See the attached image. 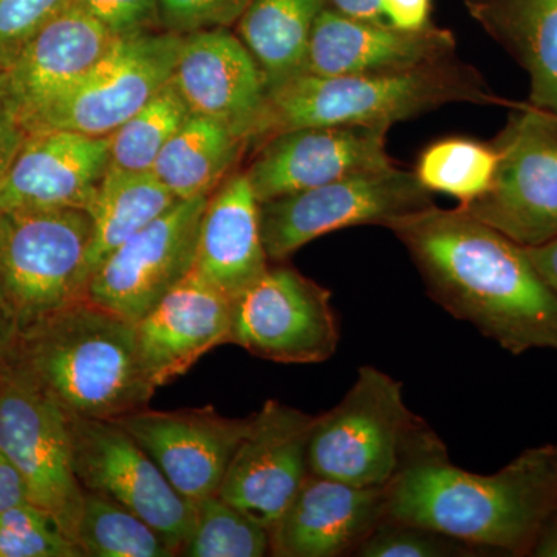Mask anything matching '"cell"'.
<instances>
[{
  "label": "cell",
  "instance_id": "cell-22",
  "mask_svg": "<svg viewBox=\"0 0 557 557\" xmlns=\"http://www.w3.org/2000/svg\"><path fill=\"white\" fill-rule=\"evenodd\" d=\"M456 38L443 28L399 30L388 22L351 20L325 7L311 33L306 75L398 72L454 58Z\"/></svg>",
  "mask_w": 557,
  "mask_h": 557
},
{
  "label": "cell",
  "instance_id": "cell-20",
  "mask_svg": "<svg viewBox=\"0 0 557 557\" xmlns=\"http://www.w3.org/2000/svg\"><path fill=\"white\" fill-rule=\"evenodd\" d=\"M233 304L193 270L135 322L139 358L153 386L185 375L209 350L231 343Z\"/></svg>",
  "mask_w": 557,
  "mask_h": 557
},
{
  "label": "cell",
  "instance_id": "cell-10",
  "mask_svg": "<svg viewBox=\"0 0 557 557\" xmlns=\"http://www.w3.org/2000/svg\"><path fill=\"white\" fill-rule=\"evenodd\" d=\"M183 36L161 30L116 39L94 69L40 110L28 135L69 131L109 137L174 76Z\"/></svg>",
  "mask_w": 557,
  "mask_h": 557
},
{
  "label": "cell",
  "instance_id": "cell-42",
  "mask_svg": "<svg viewBox=\"0 0 557 557\" xmlns=\"http://www.w3.org/2000/svg\"><path fill=\"white\" fill-rule=\"evenodd\" d=\"M531 557H557V507L539 528L530 552Z\"/></svg>",
  "mask_w": 557,
  "mask_h": 557
},
{
  "label": "cell",
  "instance_id": "cell-25",
  "mask_svg": "<svg viewBox=\"0 0 557 557\" xmlns=\"http://www.w3.org/2000/svg\"><path fill=\"white\" fill-rule=\"evenodd\" d=\"M327 0H252L237 36L252 54L269 95L306 75L311 33Z\"/></svg>",
  "mask_w": 557,
  "mask_h": 557
},
{
  "label": "cell",
  "instance_id": "cell-40",
  "mask_svg": "<svg viewBox=\"0 0 557 557\" xmlns=\"http://www.w3.org/2000/svg\"><path fill=\"white\" fill-rule=\"evenodd\" d=\"M528 258L536 269L539 276L552 289L557 298V236L555 239L537 245V247L525 248Z\"/></svg>",
  "mask_w": 557,
  "mask_h": 557
},
{
  "label": "cell",
  "instance_id": "cell-31",
  "mask_svg": "<svg viewBox=\"0 0 557 557\" xmlns=\"http://www.w3.org/2000/svg\"><path fill=\"white\" fill-rule=\"evenodd\" d=\"M270 553L269 528L211 496L194 505V522L180 555L188 557H262Z\"/></svg>",
  "mask_w": 557,
  "mask_h": 557
},
{
  "label": "cell",
  "instance_id": "cell-14",
  "mask_svg": "<svg viewBox=\"0 0 557 557\" xmlns=\"http://www.w3.org/2000/svg\"><path fill=\"white\" fill-rule=\"evenodd\" d=\"M317 416L270 399L249 417L219 497L270 528L309 478V443Z\"/></svg>",
  "mask_w": 557,
  "mask_h": 557
},
{
  "label": "cell",
  "instance_id": "cell-9",
  "mask_svg": "<svg viewBox=\"0 0 557 557\" xmlns=\"http://www.w3.org/2000/svg\"><path fill=\"white\" fill-rule=\"evenodd\" d=\"M259 205L267 256L281 262L325 234L361 225L386 228L435 203L416 172L392 164Z\"/></svg>",
  "mask_w": 557,
  "mask_h": 557
},
{
  "label": "cell",
  "instance_id": "cell-35",
  "mask_svg": "<svg viewBox=\"0 0 557 557\" xmlns=\"http://www.w3.org/2000/svg\"><path fill=\"white\" fill-rule=\"evenodd\" d=\"M70 0H0V70L14 58Z\"/></svg>",
  "mask_w": 557,
  "mask_h": 557
},
{
  "label": "cell",
  "instance_id": "cell-33",
  "mask_svg": "<svg viewBox=\"0 0 557 557\" xmlns=\"http://www.w3.org/2000/svg\"><path fill=\"white\" fill-rule=\"evenodd\" d=\"M490 555L486 549L429 530V528L386 519L358 548V557H469Z\"/></svg>",
  "mask_w": 557,
  "mask_h": 557
},
{
  "label": "cell",
  "instance_id": "cell-13",
  "mask_svg": "<svg viewBox=\"0 0 557 557\" xmlns=\"http://www.w3.org/2000/svg\"><path fill=\"white\" fill-rule=\"evenodd\" d=\"M208 199L177 201L116 248L91 274L86 298L132 322L145 317L194 270Z\"/></svg>",
  "mask_w": 557,
  "mask_h": 557
},
{
  "label": "cell",
  "instance_id": "cell-24",
  "mask_svg": "<svg viewBox=\"0 0 557 557\" xmlns=\"http://www.w3.org/2000/svg\"><path fill=\"white\" fill-rule=\"evenodd\" d=\"M475 16L530 76V100L557 119V0H480Z\"/></svg>",
  "mask_w": 557,
  "mask_h": 557
},
{
  "label": "cell",
  "instance_id": "cell-23",
  "mask_svg": "<svg viewBox=\"0 0 557 557\" xmlns=\"http://www.w3.org/2000/svg\"><path fill=\"white\" fill-rule=\"evenodd\" d=\"M260 205L245 172H233L209 196L201 215L194 271L212 287L239 298L269 267Z\"/></svg>",
  "mask_w": 557,
  "mask_h": 557
},
{
  "label": "cell",
  "instance_id": "cell-12",
  "mask_svg": "<svg viewBox=\"0 0 557 557\" xmlns=\"http://www.w3.org/2000/svg\"><path fill=\"white\" fill-rule=\"evenodd\" d=\"M69 417L73 469L83 490L129 509L180 555L193 528L194 504L180 496L159 465L116 421Z\"/></svg>",
  "mask_w": 557,
  "mask_h": 557
},
{
  "label": "cell",
  "instance_id": "cell-2",
  "mask_svg": "<svg viewBox=\"0 0 557 557\" xmlns=\"http://www.w3.org/2000/svg\"><path fill=\"white\" fill-rule=\"evenodd\" d=\"M557 507V445L523 450L494 474L465 471L448 456L413 465L387 487V518L507 556H530Z\"/></svg>",
  "mask_w": 557,
  "mask_h": 557
},
{
  "label": "cell",
  "instance_id": "cell-29",
  "mask_svg": "<svg viewBox=\"0 0 557 557\" xmlns=\"http://www.w3.org/2000/svg\"><path fill=\"white\" fill-rule=\"evenodd\" d=\"M189 115L171 79L152 100L109 135V166L123 171H152L161 150Z\"/></svg>",
  "mask_w": 557,
  "mask_h": 557
},
{
  "label": "cell",
  "instance_id": "cell-27",
  "mask_svg": "<svg viewBox=\"0 0 557 557\" xmlns=\"http://www.w3.org/2000/svg\"><path fill=\"white\" fill-rule=\"evenodd\" d=\"M247 149V141L226 127L189 115L161 150L152 172L178 201L211 196Z\"/></svg>",
  "mask_w": 557,
  "mask_h": 557
},
{
  "label": "cell",
  "instance_id": "cell-37",
  "mask_svg": "<svg viewBox=\"0 0 557 557\" xmlns=\"http://www.w3.org/2000/svg\"><path fill=\"white\" fill-rule=\"evenodd\" d=\"M27 138L28 132L25 131L10 100L5 76H3V70H0V180L5 177L11 163L16 159Z\"/></svg>",
  "mask_w": 557,
  "mask_h": 557
},
{
  "label": "cell",
  "instance_id": "cell-26",
  "mask_svg": "<svg viewBox=\"0 0 557 557\" xmlns=\"http://www.w3.org/2000/svg\"><path fill=\"white\" fill-rule=\"evenodd\" d=\"M152 171L108 168L89 208L91 236L87 251V282L116 248L156 222L177 203Z\"/></svg>",
  "mask_w": 557,
  "mask_h": 557
},
{
  "label": "cell",
  "instance_id": "cell-8",
  "mask_svg": "<svg viewBox=\"0 0 557 557\" xmlns=\"http://www.w3.org/2000/svg\"><path fill=\"white\" fill-rule=\"evenodd\" d=\"M494 148L497 168L490 188L461 211L522 247L557 236V119L518 102Z\"/></svg>",
  "mask_w": 557,
  "mask_h": 557
},
{
  "label": "cell",
  "instance_id": "cell-7",
  "mask_svg": "<svg viewBox=\"0 0 557 557\" xmlns=\"http://www.w3.org/2000/svg\"><path fill=\"white\" fill-rule=\"evenodd\" d=\"M0 449L20 471L28 502L76 542L84 490L73 469L69 413L5 357H0Z\"/></svg>",
  "mask_w": 557,
  "mask_h": 557
},
{
  "label": "cell",
  "instance_id": "cell-6",
  "mask_svg": "<svg viewBox=\"0 0 557 557\" xmlns=\"http://www.w3.org/2000/svg\"><path fill=\"white\" fill-rule=\"evenodd\" d=\"M90 236L84 209L0 211V292L17 333L86 299Z\"/></svg>",
  "mask_w": 557,
  "mask_h": 557
},
{
  "label": "cell",
  "instance_id": "cell-38",
  "mask_svg": "<svg viewBox=\"0 0 557 557\" xmlns=\"http://www.w3.org/2000/svg\"><path fill=\"white\" fill-rule=\"evenodd\" d=\"M384 20L399 30H421L429 25L431 0H381Z\"/></svg>",
  "mask_w": 557,
  "mask_h": 557
},
{
  "label": "cell",
  "instance_id": "cell-15",
  "mask_svg": "<svg viewBox=\"0 0 557 557\" xmlns=\"http://www.w3.org/2000/svg\"><path fill=\"white\" fill-rule=\"evenodd\" d=\"M384 127L310 126L260 143L245 174L259 203L392 166Z\"/></svg>",
  "mask_w": 557,
  "mask_h": 557
},
{
  "label": "cell",
  "instance_id": "cell-30",
  "mask_svg": "<svg viewBox=\"0 0 557 557\" xmlns=\"http://www.w3.org/2000/svg\"><path fill=\"white\" fill-rule=\"evenodd\" d=\"M497 159L493 145L467 138L442 139L421 153L416 174L429 193L448 194L465 205L490 188Z\"/></svg>",
  "mask_w": 557,
  "mask_h": 557
},
{
  "label": "cell",
  "instance_id": "cell-3",
  "mask_svg": "<svg viewBox=\"0 0 557 557\" xmlns=\"http://www.w3.org/2000/svg\"><path fill=\"white\" fill-rule=\"evenodd\" d=\"M3 357L72 417L116 420L148 408L157 391L139 358L135 322L87 298L22 330Z\"/></svg>",
  "mask_w": 557,
  "mask_h": 557
},
{
  "label": "cell",
  "instance_id": "cell-21",
  "mask_svg": "<svg viewBox=\"0 0 557 557\" xmlns=\"http://www.w3.org/2000/svg\"><path fill=\"white\" fill-rule=\"evenodd\" d=\"M115 42V36L72 0L51 17L3 70L7 91L25 131L40 110L83 79Z\"/></svg>",
  "mask_w": 557,
  "mask_h": 557
},
{
  "label": "cell",
  "instance_id": "cell-43",
  "mask_svg": "<svg viewBox=\"0 0 557 557\" xmlns=\"http://www.w3.org/2000/svg\"><path fill=\"white\" fill-rule=\"evenodd\" d=\"M17 327L13 314H11L9 304L0 292V357L9 354L16 341Z\"/></svg>",
  "mask_w": 557,
  "mask_h": 557
},
{
  "label": "cell",
  "instance_id": "cell-5",
  "mask_svg": "<svg viewBox=\"0 0 557 557\" xmlns=\"http://www.w3.org/2000/svg\"><path fill=\"white\" fill-rule=\"evenodd\" d=\"M440 456H448L445 443L406 405L401 381L375 366H361L347 394L311 429V474L347 485L388 487Z\"/></svg>",
  "mask_w": 557,
  "mask_h": 557
},
{
  "label": "cell",
  "instance_id": "cell-18",
  "mask_svg": "<svg viewBox=\"0 0 557 557\" xmlns=\"http://www.w3.org/2000/svg\"><path fill=\"white\" fill-rule=\"evenodd\" d=\"M387 516V487H359L309 474L269 528L276 557L355 556Z\"/></svg>",
  "mask_w": 557,
  "mask_h": 557
},
{
  "label": "cell",
  "instance_id": "cell-16",
  "mask_svg": "<svg viewBox=\"0 0 557 557\" xmlns=\"http://www.w3.org/2000/svg\"><path fill=\"white\" fill-rule=\"evenodd\" d=\"M172 83L190 115L255 145L269 90L258 62L231 28L183 36Z\"/></svg>",
  "mask_w": 557,
  "mask_h": 557
},
{
  "label": "cell",
  "instance_id": "cell-36",
  "mask_svg": "<svg viewBox=\"0 0 557 557\" xmlns=\"http://www.w3.org/2000/svg\"><path fill=\"white\" fill-rule=\"evenodd\" d=\"M116 39L161 32L159 0H72Z\"/></svg>",
  "mask_w": 557,
  "mask_h": 557
},
{
  "label": "cell",
  "instance_id": "cell-17",
  "mask_svg": "<svg viewBox=\"0 0 557 557\" xmlns=\"http://www.w3.org/2000/svg\"><path fill=\"white\" fill-rule=\"evenodd\" d=\"M113 421L129 432L180 496L194 505L218 496L249 426V417L234 420L212 408L172 412L145 408Z\"/></svg>",
  "mask_w": 557,
  "mask_h": 557
},
{
  "label": "cell",
  "instance_id": "cell-39",
  "mask_svg": "<svg viewBox=\"0 0 557 557\" xmlns=\"http://www.w3.org/2000/svg\"><path fill=\"white\" fill-rule=\"evenodd\" d=\"M28 502L27 487L20 471L0 449V512Z\"/></svg>",
  "mask_w": 557,
  "mask_h": 557
},
{
  "label": "cell",
  "instance_id": "cell-11",
  "mask_svg": "<svg viewBox=\"0 0 557 557\" xmlns=\"http://www.w3.org/2000/svg\"><path fill=\"white\" fill-rule=\"evenodd\" d=\"M332 293L299 271L276 267L233 304L231 343L281 364H319L338 350Z\"/></svg>",
  "mask_w": 557,
  "mask_h": 557
},
{
  "label": "cell",
  "instance_id": "cell-1",
  "mask_svg": "<svg viewBox=\"0 0 557 557\" xmlns=\"http://www.w3.org/2000/svg\"><path fill=\"white\" fill-rule=\"evenodd\" d=\"M386 228L408 249L428 295L450 317L515 357L557 351V298L525 247L460 208L432 205Z\"/></svg>",
  "mask_w": 557,
  "mask_h": 557
},
{
  "label": "cell",
  "instance_id": "cell-41",
  "mask_svg": "<svg viewBox=\"0 0 557 557\" xmlns=\"http://www.w3.org/2000/svg\"><path fill=\"white\" fill-rule=\"evenodd\" d=\"M327 7L351 20L384 22L381 0H327Z\"/></svg>",
  "mask_w": 557,
  "mask_h": 557
},
{
  "label": "cell",
  "instance_id": "cell-28",
  "mask_svg": "<svg viewBox=\"0 0 557 557\" xmlns=\"http://www.w3.org/2000/svg\"><path fill=\"white\" fill-rule=\"evenodd\" d=\"M76 544L90 557L177 555L156 528L101 494L84 491Z\"/></svg>",
  "mask_w": 557,
  "mask_h": 557
},
{
  "label": "cell",
  "instance_id": "cell-19",
  "mask_svg": "<svg viewBox=\"0 0 557 557\" xmlns=\"http://www.w3.org/2000/svg\"><path fill=\"white\" fill-rule=\"evenodd\" d=\"M108 168V137L69 131L28 135L5 177L0 180V211L89 212Z\"/></svg>",
  "mask_w": 557,
  "mask_h": 557
},
{
  "label": "cell",
  "instance_id": "cell-34",
  "mask_svg": "<svg viewBox=\"0 0 557 557\" xmlns=\"http://www.w3.org/2000/svg\"><path fill=\"white\" fill-rule=\"evenodd\" d=\"M252 0H159L163 30L180 36L237 25Z\"/></svg>",
  "mask_w": 557,
  "mask_h": 557
},
{
  "label": "cell",
  "instance_id": "cell-4",
  "mask_svg": "<svg viewBox=\"0 0 557 557\" xmlns=\"http://www.w3.org/2000/svg\"><path fill=\"white\" fill-rule=\"evenodd\" d=\"M454 102L515 108L487 87L478 70L456 58L398 72L302 75L269 95L256 148L278 132L310 126L388 129Z\"/></svg>",
  "mask_w": 557,
  "mask_h": 557
},
{
  "label": "cell",
  "instance_id": "cell-32",
  "mask_svg": "<svg viewBox=\"0 0 557 557\" xmlns=\"http://www.w3.org/2000/svg\"><path fill=\"white\" fill-rule=\"evenodd\" d=\"M0 557H84L60 523L30 502L0 512Z\"/></svg>",
  "mask_w": 557,
  "mask_h": 557
}]
</instances>
